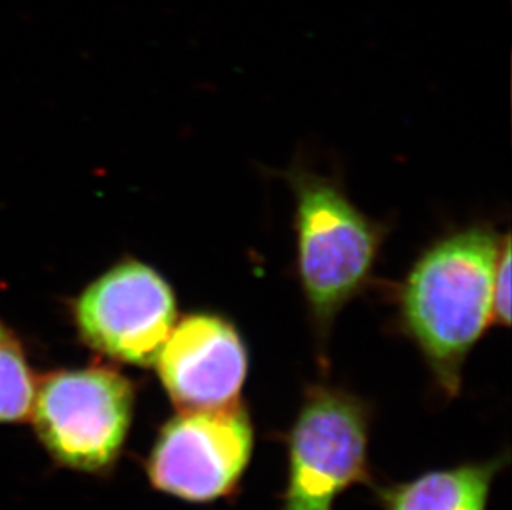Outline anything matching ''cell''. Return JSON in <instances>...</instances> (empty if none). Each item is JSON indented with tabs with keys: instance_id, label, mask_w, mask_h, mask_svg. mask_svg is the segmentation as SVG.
<instances>
[{
	"instance_id": "2",
	"label": "cell",
	"mask_w": 512,
	"mask_h": 510,
	"mask_svg": "<svg viewBox=\"0 0 512 510\" xmlns=\"http://www.w3.org/2000/svg\"><path fill=\"white\" fill-rule=\"evenodd\" d=\"M287 181L295 194L300 285L324 361L337 315L372 277L383 229L332 179L297 168Z\"/></svg>"
},
{
	"instance_id": "1",
	"label": "cell",
	"mask_w": 512,
	"mask_h": 510,
	"mask_svg": "<svg viewBox=\"0 0 512 510\" xmlns=\"http://www.w3.org/2000/svg\"><path fill=\"white\" fill-rule=\"evenodd\" d=\"M504 239L473 226L435 242L398 294V323L425 360L438 390L455 400L469 353L494 322V272Z\"/></svg>"
},
{
	"instance_id": "8",
	"label": "cell",
	"mask_w": 512,
	"mask_h": 510,
	"mask_svg": "<svg viewBox=\"0 0 512 510\" xmlns=\"http://www.w3.org/2000/svg\"><path fill=\"white\" fill-rule=\"evenodd\" d=\"M509 454L423 472L405 482L372 484L382 510H488L493 482Z\"/></svg>"
},
{
	"instance_id": "3",
	"label": "cell",
	"mask_w": 512,
	"mask_h": 510,
	"mask_svg": "<svg viewBox=\"0 0 512 510\" xmlns=\"http://www.w3.org/2000/svg\"><path fill=\"white\" fill-rule=\"evenodd\" d=\"M373 409L342 386L310 385L285 434L287 482L279 510H334L342 492L372 486Z\"/></svg>"
},
{
	"instance_id": "11",
	"label": "cell",
	"mask_w": 512,
	"mask_h": 510,
	"mask_svg": "<svg viewBox=\"0 0 512 510\" xmlns=\"http://www.w3.org/2000/svg\"><path fill=\"white\" fill-rule=\"evenodd\" d=\"M4 338H5L4 328H2V325H0V342H2V340H4Z\"/></svg>"
},
{
	"instance_id": "7",
	"label": "cell",
	"mask_w": 512,
	"mask_h": 510,
	"mask_svg": "<svg viewBox=\"0 0 512 510\" xmlns=\"http://www.w3.org/2000/svg\"><path fill=\"white\" fill-rule=\"evenodd\" d=\"M160 380L178 411L239 403L249 376V352L236 325L213 312L176 322L156 358Z\"/></svg>"
},
{
	"instance_id": "5",
	"label": "cell",
	"mask_w": 512,
	"mask_h": 510,
	"mask_svg": "<svg viewBox=\"0 0 512 510\" xmlns=\"http://www.w3.org/2000/svg\"><path fill=\"white\" fill-rule=\"evenodd\" d=\"M256 443L251 411H179L156 436L146 472L151 486L189 504H213L239 491Z\"/></svg>"
},
{
	"instance_id": "9",
	"label": "cell",
	"mask_w": 512,
	"mask_h": 510,
	"mask_svg": "<svg viewBox=\"0 0 512 510\" xmlns=\"http://www.w3.org/2000/svg\"><path fill=\"white\" fill-rule=\"evenodd\" d=\"M35 383L27 361L14 342H0V423L22 421L32 413Z\"/></svg>"
},
{
	"instance_id": "6",
	"label": "cell",
	"mask_w": 512,
	"mask_h": 510,
	"mask_svg": "<svg viewBox=\"0 0 512 510\" xmlns=\"http://www.w3.org/2000/svg\"><path fill=\"white\" fill-rule=\"evenodd\" d=\"M88 347L128 365H155L173 332V289L155 269L126 260L93 282L75 307Z\"/></svg>"
},
{
	"instance_id": "4",
	"label": "cell",
	"mask_w": 512,
	"mask_h": 510,
	"mask_svg": "<svg viewBox=\"0 0 512 510\" xmlns=\"http://www.w3.org/2000/svg\"><path fill=\"white\" fill-rule=\"evenodd\" d=\"M135 408L131 381L107 366L58 371L35 390V431L63 466L103 471L120 456Z\"/></svg>"
},
{
	"instance_id": "10",
	"label": "cell",
	"mask_w": 512,
	"mask_h": 510,
	"mask_svg": "<svg viewBox=\"0 0 512 510\" xmlns=\"http://www.w3.org/2000/svg\"><path fill=\"white\" fill-rule=\"evenodd\" d=\"M494 322L509 325L511 322V239L506 236L494 272L493 289Z\"/></svg>"
}]
</instances>
